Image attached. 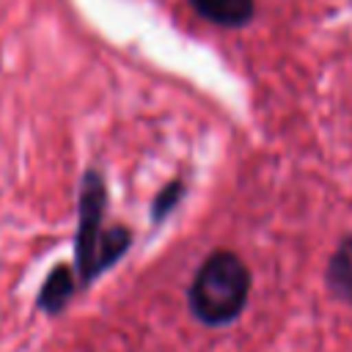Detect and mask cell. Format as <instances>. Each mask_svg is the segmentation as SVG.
I'll list each match as a JSON object with an SVG mask.
<instances>
[{
    "label": "cell",
    "instance_id": "cell-3",
    "mask_svg": "<svg viewBox=\"0 0 352 352\" xmlns=\"http://www.w3.org/2000/svg\"><path fill=\"white\" fill-rule=\"evenodd\" d=\"M190 6L220 28H242L256 11V0H190Z\"/></svg>",
    "mask_w": 352,
    "mask_h": 352
},
{
    "label": "cell",
    "instance_id": "cell-1",
    "mask_svg": "<svg viewBox=\"0 0 352 352\" xmlns=\"http://www.w3.org/2000/svg\"><path fill=\"white\" fill-rule=\"evenodd\" d=\"M250 272L231 250H214L198 267L190 286V308L206 324H226L248 302Z\"/></svg>",
    "mask_w": 352,
    "mask_h": 352
},
{
    "label": "cell",
    "instance_id": "cell-2",
    "mask_svg": "<svg viewBox=\"0 0 352 352\" xmlns=\"http://www.w3.org/2000/svg\"><path fill=\"white\" fill-rule=\"evenodd\" d=\"M104 179L96 170H85L80 182V226H77V272L82 280H91L107 270L129 248V231L121 226L102 228L104 217Z\"/></svg>",
    "mask_w": 352,
    "mask_h": 352
},
{
    "label": "cell",
    "instance_id": "cell-5",
    "mask_svg": "<svg viewBox=\"0 0 352 352\" xmlns=\"http://www.w3.org/2000/svg\"><path fill=\"white\" fill-rule=\"evenodd\" d=\"M74 292V278H72V270L69 267H58L50 272V278L44 280L41 286V294H38V305L44 311H60L66 305V300L72 297Z\"/></svg>",
    "mask_w": 352,
    "mask_h": 352
},
{
    "label": "cell",
    "instance_id": "cell-6",
    "mask_svg": "<svg viewBox=\"0 0 352 352\" xmlns=\"http://www.w3.org/2000/svg\"><path fill=\"white\" fill-rule=\"evenodd\" d=\"M182 190H184V184L176 179V182H170L165 190H160V195L154 198V206H151V217L154 220H162L173 206H176V201L182 198Z\"/></svg>",
    "mask_w": 352,
    "mask_h": 352
},
{
    "label": "cell",
    "instance_id": "cell-4",
    "mask_svg": "<svg viewBox=\"0 0 352 352\" xmlns=\"http://www.w3.org/2000/svg\"><path fill=\"white\" fill-rule=\"evenodd\" d=\"M327 286L336 297L352 302V236L341 239L327 264Z\"/></svg>",
    "mask_w": 352,
    "mask_h": 352
}]
</instances>
